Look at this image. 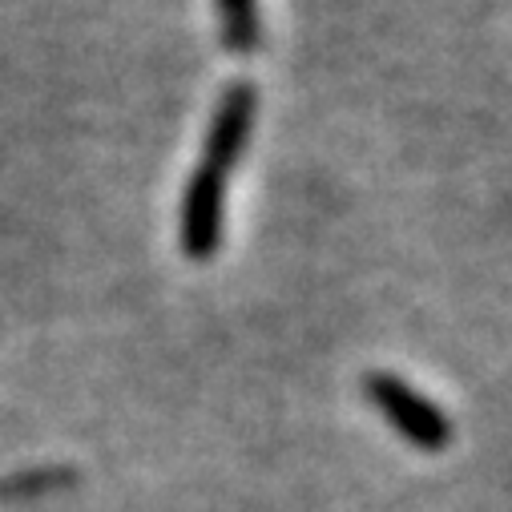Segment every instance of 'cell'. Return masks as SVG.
I'll return each instance as SVG.
<instances>
[{
  "label": "cell",
  "instance_id": "2",
  "mask_svg": "<svg viewBox=\"0 0 512 512\" xmlns=\"http://www.w3.org/2000/svg\"><path fill=\"white\" fill-rule=\"evenodd\" d=\"M234 166L202 158L194 178L186 182L182 198V250L190 259L206 263L222 242V214H226V178Z\"/></svg>",
  "mask_w": 512,
  "mask_h": 512
},
{
  "label": "cell",
  "instance_id": "1",
  "mask_svg": "<svg viewBox=\"0 0 512 512\" xmlns=\"http://www.w3.org/2000/svg\"><path fill=\"white\" fill-rule=\"evenodd\" d=\"M363 392L367 400L383 412V420H388L408 444L424 448V452H440L448 448L452 440V420L432 404L424 400L412 383H404L400 375H388V371H375L363 379Z\"/></svg>",
  "mask_w": 512,
  "mask_h": 512
},
{
  "label": "cell",
  "instance_id": "3",
  "mask_svg": "<svg viewBox=\"0 0 512 512\" xmlns=\"http://www.w3.org/2000/svg\"><path fill=\"white\" fill-rule=\"evenodd\" d=\"M218 17H222V41L230 53L246 57L259 49V41H263L259 0H218Z\"/></svg>",
  "mask_w": 512,
  "mask_h": 512
},
{
  "label": "cell",
  "instance_id": "4",
  "mask_svg": "<svg viewBox=\"0 0 512 512\" xmlns=\"http://www.w3.org/2000/svg\"><path fill=\"white\" fill-rule=\"evenodd\" d=\"M57 480H69V472H33V476H17V480H0V500L21 496V492H41Z\"/></svg>",
  "mask_w": 512,
  "mask_h": 512
}]
</instances>
